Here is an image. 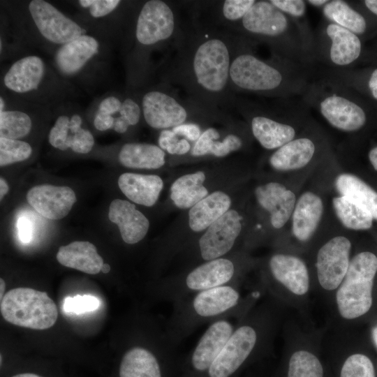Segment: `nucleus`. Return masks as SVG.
<instances>
[{
  "instance_id": "f257e3e1",
  "label": "nucleus",
  "mask_w": 377,
  "mask_h": 377,
  "mask_svg": "<svg viewBox=\"0 0 377 377\" xmlns=\"http://www.w3.org/2000/svg\"><path fill=\"white\" fill-rule=\"evenodd\" d=\"M165 61L163 82L218 114L234 110L230 68L238 36L191 14Z\"/></svg>"
},
{
  "instance_id": "f03ea898",
  "label": "nucleus",
  "mask_w": 377,
  "mask_h": 377,
  "mask_svg": "<svg viewBox=\"0 0 377 377\" xmlns=\"http://www.w3.org/2000/svg\"><path fill=\"white\" fill-rule=\"evenodd\" d=\"M237 36L230 68L232 93L267 98L302 96L313 77V68L274 54L260 58L255 52L256 45Z\"/></svg>"
},
{
  "instance_id": "7ed1b4c3",
  "label": "nucleus",
  "mask_w": 377,
  "mask_h": 377,
  "mask_svg": "<svg viewBox=\"0 0 377 377\" xmlns=\"http://www.w3.org/2000/svg\"><path fill=\"white\" fill-rule=\"evenodd\" d=\"M251 304L243 299L236 282L195 293L172 303L165 332L177 346L202 325L241 318Z\"/></svg>"
},
{
  "instance_id": "20e7f679",
  "label": "nucleus",
  "mask_w": 377,
  "mask_h": 377,
  "mask_svg": "<svg viewBox=\"0 0 377 377\" xmlns=\"http://www.w3.org/2000/svg\"><path fill=\"white\" fill-rule=\"evenodd\" d=\"M229 31L255 45H265L271 54L308 68H313L297 27L269 0H256L244 17Z\"/></svg>"
},
{
  "instance_id": "39448f33",
  "label": "nucleus",
  "mask_w": 377,
  "mask_h": 377,
  "mask_svg": "<svg viewBox=\"0 0 377 377\" xmlns=\"http://www.w3.org/2000/svg\"><path fill=\"white\" fill-rule=\"evenodd\" d=\"M271 99L262 102L237 95L234 110L263 148L276 150L297 136V126L306 122L310 109L301 97Z\"/></svg>"
},
{
  "instance_id": "423d86ee",
  "label": "nucleus",
  "mask_w": 377,
  "mask_h": 377,
  "mask_svg": "<svg viewBox=\"0 0 377 377\" xmlns=\"http://www.w3.org/2000/svg\"><path fill=\"white\" fill-rule=\"evenodd\" d=\"M301 98L310 110L316 111L339 131L355 133L368 121L367 109L355 91L313 74Z\"/></svg>"
},
{
  "instance_id": "0eeeda50",
  "label": "nucleus",
  "mask_w": 377,
  "mask_h": 377,
  "mask_svg": "<svg viewBox=\"0 0 377 377\" xmlns=\"http://www.w3.org/2000/svg\"><path fill=\"white\" fill-rule=\"evenodd\" d=\"M269 318L268 313L261 309L240 319L210 367L207 376L231 377L253 354L266 346Z\"/></svg>"
},
{
  "instance_id": "6e6552de",
  "label": "nucleus",
  "mask_w": 377,
  "mask_h": 377,
  "mask_svg": "<svg viewBox=\"0 0 377 377\" xmlns=\"http://www.w3.org/2000/svg\"><path fill=\"white\" fill-rule=\"evenodd\" d=\"M142 116L153 128H172L186 123H197L195 119H216L215 113L190 98H182L172 86L163 82L147 90L141 98Z\"/></svg>"
},
{
  "instance_id": "1a4fd4ad",
  "label": "nucleus",
  "mask_w": 377,
  "mask_h": 377,
  "mask_svg": "<svg viewBox=\"0 0 377 377\" xmlns=\"http://www.w3.org/2000/svg\"><path fill=\"white\" fill-rule=\"evenodd\" d=\"M178 5L174 1L149 0L140 8L135 38L142 65L146 64L149 52L158 47H172L182 26Z\"/></svg>"
},
{
  "instance_id": "9d476101",
  "label": "nucleus",
  "mask_w": 377,
  "mask_h": 377,
  "mask_svg": "<svg viewBox=\"0 0 377 377\" xmlns=\"http://www.w3.org/2000/svg\"><path fill=\"white\" fill-rule=\"evenodd\" d=\"M376 272L377 257L371 252H360L350 260L346 274L336 293L337 309L342 318L355 319L370 310Z\"/></svg>"
},
{
  "instance_id": "9b49d317",
  "label": "nucleus",
  "mask_w": 377,
  "mask_h": 377,
  "mask_svg": "<svg viewBox=\"0 0 377 377\" xmlns=\"http://www.w3.org/2000/svg\"><path fill=\"white\" fill-rule=\"evenodd\" d=\"M362 53L361 38L338 24L324 19L314 31L313 67L353 68Z\"/></svg>"
},
{
  "instance_id": "f8f14e48",
  "label": "nucleus",
  "mask_w": 377,
  "mask_h": 377,
  "mask_svg": "<svg viewBox=\"0 0 377 377\" xmlns=\"http://www.w3.org/2000/svg\"><path fill=\"white\" fill-rule=\"evenodd\" d=\"M234 260L221 257L203 262L185 274L170 277L158 288L159 296L172 303L191 294L235 282Z\"/></svg>"
},
{
  "instance_id": "ddd939ff",
  "label": "nucleus",
  "mask_w": 377,
  "mask_h": 377,
  "mask_svg": "<svg viewBox=\"0 0 377 377\" xmlns=\"http://www.w3.org/2000/svg\"><path fill=\"white\" fill-rule=\"evenodd\" d=\"M0 309L7 322L33 330L48 329L58 318L57 306L48 295L30 288L10 290L1 300Z\"/></svg>"
},
{
  "instance_id": "4468645a",
  "label": "nucleus",
  "mask_w": 377,
  "mask_h": 377,
  "mask_svg": "<svg viewBox=\"0 0 377 377\" xmlns=\"http://www.w3.org/2000/svg\"><path fill=\"white\" fill-rule=\"evenodd\" d=\"M351 243L343 236H337L318 250L316 267L319 284L326 290H337L350 265Z\"/></svg>"
},
{
  "instance_id": "2eb2a0df",
  "label": "nucleus",
  "mask_w": 377,
  "mask_h": 377,
  "mask_svg": "<svg viewBox=\"0 0 377 377\" xmlns=\"http://www.w3.org/2000/svg\"><path fill=\"white\" fill-rule=\"evenodd\" d=\"M29 10L40 34L53 43L64 45L85 35L84 29L45 1H31Z\"/></svg>"
},
{
  "instance_id": "dca6fc26",
  "label": "nucleus",
  "mask_w": 377,
  "mask_h": 377,
  "mask_svg": "<svg viewBox=\"0 0 377 377\" xmlns=\"http://www.w3.org/2000/svg\"><path fill=\"white\" fill-rule=\"evenodd\" d=\"M241 221L239 214L230 209L213 223L198 240L200 258L206 262L228 254L241 232Z\"/></svg>"
},
{
  "instance_id": "f3484780",
  "label": "nucleus",
  "mask_w": 377,
  "mask_h": 377,
  "mask_svg": "<svg viewBox=\"0 0 377 377\" xmlns=\"http://www.w3.org/2000/svg\"><path fill=\"white\" fill-rule=\"evenodd\" d=\"M27 200L38 214L51 220L67 216L77 200L71 188L51 184L32 187L27 193Z\"/></svg>"
},
{
  "instance_id": "a211bd4d",
  "label": "nucleus",
  "mask_w": 377,
  "mask_h": 377,
  "mask_svg": "<svg viewBox=\"0 0 377 377\" xmlns=\"http://www.w3.org/2000/svg\"><path fill=\"white\" fill-rule=\"evenodd\" d=\"M175 347L165 341L158 349L135 344L124 353L119 365V377H163L159 357Z\"/></svg>"
},
{
  "instance_id": "6ab92c4d",
  "label": "nucleus",
  "mask_w": 377,
  "mask_h": 377,
  "mask_svg": "<svg viewBox=\"0 0 377 377\" xmlns=\"http://www.w3.org/2000/svg\"><path fill=\"white\" fill-rule=\"evenodd\" d=\"M268 267L272 279L296 295H304L309 289L307 267L300 258L276 253L269 260Z\"/></svg>"
},
{
  "instance_id": "aec40b11",
  "label": "nucleus",
  "mask_w": 377,
  "mask_h": 377,
  "mask_svg": "<svg viewBox=\"0 0 377 377\" xmlns=\"http://www.w3.org/2000/svg\"><path fill=\"white\" fill-rule=\"evenodd\" d=\"M255 195L260 205L269 212L272 226L276 229L282 228L295 209V193L279 182H269L258 186Z\"/></svg>"
},
{
  "instance_id": "412c9836",
  "label": "nucleus",
  "mask_w": 377,
  "mask_h": 377,
  "mask_svg": "<svg viewBox=\"0 0 377 377\" xmlns=\"http://www.w3.org/2000/svg\"><path fill=\"white\" fill-rule=\"evenodd\" d=\"M108 218L117 225L123 241L128 244L140 242L149 230L148 219L127 200H113L109 207Z\"/></svg>"
},
{
  "instance_id": "4be33fe9",
  "label": "nucleus",
  "mask_w": 377,
  "mask_h": 377,
  "mask_svg": "<svg viewBox=\"0 0 377 377\" xmlns=\"http://www.w3.org/2000/svg\"><path fill=\"white\" fill-rule=\"evenodd\" d=\"M318 148V144L313 136H297L274 150L269 158V162L276 170H299L306 166L313 160Z\"/></svg>"
},
{
  "instance_id": "5701e85b",
  "label": "nucleus",
  "mask_w": 377,
  "mask_h": 377,
  "mask_svg": "<svg viewBox=\"0 0 377 377\" xmlns=\"http://www.w3.org/2000/svg\"><path fill=\"white\" fill-rule=\"evenodd\" d=\"M256 1V0L194 1L191 8L198 13L207 14V18L202 19V20L229 31L244 17Z\"/></svg>"
},
{
  "instance_id": "b1692460",
  "label": "nucleus",
  "mask_w": 377,
  "mask_h": 377,
  "mask_svg": "<svg viewBox=\"0 0 377 377\" xmlns=\"http://www.w3.org/2000/svg\"><path fill=\"white\" fill-rule=\"evenodd\" d=\"M45 73V65L41 58L31 55L12 64L3 77L7 89L17 94H25L37 89Z\"/></svg>"
},
{
  "instance_id": "393cba45",
  "label": "nucleus",
  "mask_w": 377,
  "mask_h": 377,
  "mask_svg": "<svg viewBox=\"0 0 377 377\" xmlns=\"http://www.w3.org/2000/svg\"><path fill=\"white\" fill-rule=\"evenodd\" d=\"M323 213L322 199L316 193L306 191L296 202L292 218L293 235L300 242L311 239L316 230Z\"/></svg>"
},
{
  "instance_id": "a878e982",
  "label": "nucleus",
  "mask_w": 377,
  "mask_h": 377,
  "mask_svg": "<svg viewBox=\"0 0 377 377\" xmlns=\"http://www.w3.org/2000/svg\"><path fill=\"white\" fill-rule=\"evenodd\" d=\"M118 185L122 193L131 201L151 207L157 201L163 182L158 175L126 172L119 176Z\"/></svg>"
},
{
  "instance_id": "bb28decb",
  "label": "nucleus",
  "mask_w": 377,
  "mask_h": 377,
  "mask_svg": "<svg viewBox=\"0 0 377 377\" xmlns=\"http://www.w3.org/2000/svg\"><path fill=\"white\" fill-rule=\"evenodd\" d=\"M98 42L83 35L63 45L57 52L56 64L61 73L71 75L77 73L98 50Z\"/></svg>"
},
{
  "instance_id": "cd10ccee",
  "label": "nucleus",
  "mask_w": 377,
  "mask_h": 377,
  "mask_svg": "<svg viewBox=\"0 0 377 377\" xmlns=\"http://www.w3.org/2000/svg\"><path fill=\"white\" fill-rule=\"evenodd\" d=\"M57 261L62 265L89 274H96L103 265V260L96 246L86 241H75L59 248Z\"/></svg>"
},
{
  "instance_id": "c85d7f7f",
  "label": "nucleus",
  "mask_w": 377,
  "mask_h": 377,
  "mask_svg": "<svg viewBox=\"0 0 377 377\" xmlns=\"http://www.w3.org/2000/svg\"><path fill=\"white\" fill-rule=\"evenodd\" d=\"M244 140L238 134L230 132L223 136L222 133L214 127L206 128L194 143L190 151L193 157L207 155L221 158L242 149Z\"/></svg>"
},
{
  "instance_id": "c756f323",
  "label": "nucleus",
  "mask_w": 377,
  "mask_h": 377,
  "mask_svg": "<svg viewBox=\"0 0 377 377\" xmlns=\"http://www.w3.org/2000/svg\"><path fill=\"white\" fill-rule=\"evenodd\" d=\"M231 199L222 191H215L208 195L193 206L188 212V224L195 232L207 229L228 210Z\"/></svg>"
},
{
  "instance_id": "7c9ffc66",
  "label": "nucleus",
  "mask_w": 377,
  "mask_h": 377,
  "mask_svg": "<svg viewBox=\"0 0 377 377\" xmlns=\"http://www.w3.org/2000/svg\"><path fill=\"white\" fill-rule=\"evenodd\" d=\"M313 74L346 86L356 92H366L377 101V68L369 72L349 69H329L315 66Z\"/></svg>"
},
{
  "instance_id": "2f4dec72",
  "label": "nucleus",
  "mask_w": 377,
  "mask_h": 377,
  "mask_svg": "<svg viewBox=\"0 0 377 377\" xmlns=\"http://www.w3.org/2000/svg\"><path fill=\"white\" fill-rule=\"evenodd\" d=\"M325 20L338 24L360 38L369 30V22L364 13L343 0H329L320 9Z\"/></svg>"
},
{
  "instance_id": "473e14b6",
  "label": "nucleus",
  "mask_w": 377,
  "mask_h": 377,
  "mask_svg": "<svg viewBox=\"0 0 377 377\" xmlns=\"http://www.w3.org/2000/svg\"><path fill=\"white\" fill-rule=\"evenodd\" d=\"M120 163L129 168L158 169L165 163V153L158 146L149 143L124 144L119 153Z\"/></svg>"
},
{
  "instance_id": "72a5a7b5",
  "label": "nucleus",
  "mask_w": 377,
  "mask_h": 377,
  "mask_svg": "<svg viewBox=\"0 0 377 377\" xmlns=\"http://www.w3.org/2000/svg\"><path fill=\"white\" fill-rule=\"evenodd\" d=\"M334 185L340 195L348 198L377 220V192L365 182L353 174L342 173Z\"/></svg>"
},
{
  "instance_id": "f704fd0d",
  "label": "nucleus",
  "mask_w": 377,
  "mask_h": 377,
  "mask_svg": "<svg viewBox=\"0 0 377 377\" xmlns=\"http://www.w3.org/2000/svg\"><path fill=\"white\" fill-rule=\"evenodd\" d=\"M205 175L202 171L183 175L175 180L170 187V198L180 209L192 207L208 195L203 186Z\"/></svg>"
},
{
  "instance_id": "c9c22d12",
  "label": "nucleus",
  "mask_w": 377,
  "mask_h": 377,
  "mask_svg": "<svg viewBox=\"0 0 377 377\" xmlns=\"http://www.w3.org/2000/svg\"><path fill=\"white\" fill-rule=\"evenodd\" d=\"M273 6L286 14L294 23L302 38L305 50L313 64L312 58L314 31L309 22L304 0H269Z\"/></svg>"
},
{
  "instance_id": "e433bc0d",
  "label": "nucleus",
  "mask_w": 377,
  "mask_h": 377,
  "mask_svg": "<svg viewBox=\"0 0 377 377\" xmlns=\"http://www.w3.org/2000/svg\"><path fill=\"white\" fill-rule=\"evenodd\" d=\"M334 212L347 228L362 230L369 229L374 218L366 209L347 197L340 195L332 199Z\"/></svg>"
},
{
  "instance_id": "4c0bfd02",
  "label": "nucleus",
  "mask_w": 377,
  "mask_h": 377,
  "mask_svg": "<svg viewBox=\"0 0 377 377\" xmlns=\"http://www.w3.org/2000/svg\"><path fill=\"white\" fill-rule=\"evenodd\" d=\"M32 121L25 112L9 110L0 112V138L18 140L31 130Z\"/></svg>"
},
{
  "instance_id": "58836bf2",
  "label": "nucleus",
  "mask_w": 377,
  "mask_h": 377,
  "mask_svg": "<svg viewBox=\"0 0 377 377\" xmlns=\"http://www.w3.org/2000/svg\"><path fill=\"white\" fill-rule=\"evenodd\" d=\"M288 377H323V368L313 353L300 350L290 358Z\"/></svg>"
},
{
  "instance_id": "ea45409f",
  "label": "nucleus",
  "mask_w": 377,
  "mask_h": 377,
  "mask_svg": "<svg viewBox=\"0 0 377 377\" xmlns=\"http://www.w3.org/2000/svg\"><path fill=\"white\" fill-rule=\"evenodd\" d=\"M32 153L31 145L20 140L0 138V165L5 166L27 159Z\"/></svg>"
},
{
  "instance_id": "a19ab883",
  "label": "nucleus",
  "mask_w": 377,
  "mask_h": 377,
  "mask_svg": "<svg viewBox=\"0 0 377 377\" xmlns=\"http://www.w3.org/2000/svg\"><path fill=\"white\" fill-rule=\"evenodd\" d=\"M340 377H376L373 363L365 355L353 354L345 360Z\"/></svg>"
},
{
  "instance_id": "79ce46f5",
  "label": "nucleus",
  "mask_w": 377,
  "mask_h": 377,
  "mask_svg": "<svg viewBox=\"0 0 377 377\" xmlns=\"http://www.w3.org/2000/svg\"><path fill=\"white\" fill-rule=\"evenodd\" d=\"M172 130H162L158 139V147L172 155H184L191 151L189 142L179 138Z\"/></svg>"
},
{
  "instance_id": "37998d69",
  "label": "nucleus",
  "mask_w": 377,
  "mask_h": 377,
  "mask_svg": "<svg viewBox=\"0 0 377 377\" xmlns=\"http://www.w3.org/2000/svg\"><path fill=\"white\" fill-rule=\"evenodd\" d=\"M99 305V300L94 295H77L64 299L63 309L67 313L82 314L96 310Z\"/></svg>"
},
{
  "instance_id": "c03bdc74",
  "label": "nucleus",
  "mask_w": 377,
  "mask_h": 377,
  "mask_svg": "<svg viewBox=\"0 0 377 377\" xmlns=\"http://www.w3.org/2000/svg\"><path fill=\"white\" fill-rule=\"evenodd\" d=\"M70 119L66 115L59 116L48 135L50 144L54 148L65 151L66 142L69 135Z\"/></svg>"
},
{
  "instance_id": "a18cd8bd",
  "label": "nucleus",
  "mask_w": 377,
  "mask_h": 377,
  "mask_svg": "<svg viewBox=\"0 0 377 377\" xmlns=\"http://www.w3.org/2000/svg\"><path fill=\"white\" fill-rule=\"evenodd\" d=\"M94 145V139L89 131L82 128L74 133L69 131L66 142L67 149L71 148L75 152L87 154L92 149Z\"/></svg>"
},
{
  "instance_id": "49530a36",
  "label": "nucleus",
  "mask_w": 377,
  "mask_h": 377,
  "mask_svg": "<svg viewBox=\"0 0 377 377\" xmlns=\"http://www.w3.org/2000/svg\"><path fill=\"white\" fill-rule=\"evenodd\" d=\"M121 3L119 0H80L83 8H89L94 17H101L112 12Z\"/></svg>"
},
{
  "instance_id": "de8ad7c7",
  "label": "nucleus",
  "mask_w": 377,
  "mask_h": 377,
  "mask_svg": "<svg viewBox=\"0 0 377 377\" xmlns=\"http://www.w3.org/2000/svg\"><path fill=\"white\" fill-rule=\"evenodd\" d=\"M119 114L125 117L131 126H135L142 114L141 104L132 97H126L123 99Z\"/></svg>"
},
{
  "instance_id": "09e8293b",
  "label": "nucleus",
  "mask_w": 377,
  "mask_h": 377,
  "mask_svg": "<svg viewBox=\"0 0 377 377\" xmlns=\"http://www.w3.org/2000/svg\"><path fill=\"white\" fill-rule=\"evenodd\" d=\"M171 130L177 135L195 142L202 133L200 125L193 122L181 124L171 128Z\"/></svg>"
},
{
  "instance_id": "8fccbe9b",
  "label": "nucleus",
  "mask_w": 377,
  "mask_h": 377,
  "mask_svg": "<svg viewBox=\"0 0 377 377\" xmlns=\"http://www.w3.org/2000/svg\"><path fill=\"white\" fill-rule=\"evenodd\" d=\"M122 101L115 96H109L104 98L98 105V112L112 115L120 112Z\"/></svg>"
},
{
  "instance_id": "3c124183",
  "label": "nucleus",
  "mask_w": 377,
  "mask_h": 377,
  "mask_svg": "<svg viewBox=\"0 0 377 377\" xmlns=\"http://www.w3.org/2000/svg\"><path fill=\"white\" fill-rule=\"evenodd\" d=\"M19 238L23 243H29L32 238V223L30 220L21 216L17 221Z\"/></svg>"
},
{
  "instance_id": "603ef678",
  "label": "nucleus",
  "mask_w": 377,
  "mask_h": 377,
  "mask_svg": "<svg viewBox=\"0 0 377 377\" xmlns=\"http://www.w3.org/2000/svg\"><path fill=\"white\" fill-rule=\"evenodd\" d=\"M114 119L115 117L112 115L106 114L98 111L94 120V125L97 130L104 131L113 128Z\"/></svg>"
},
{
  "instance_id": "864d4df0",
  "label": "nucleus",
  "mask_w": 377,
  "mask_h": 377,
  "mask_svg": "<svg viewBox=\"0 0 377 377\" xmlns=\"http://www.w3.org/2000/svg\"><path fill=\"white\" fill-rule=\"evenodd\" d=\"M129 126H131L128 120L121 116L115 117L113 129L119 133H124L127 131Z\"/></svg>"
},
{
  "instance_id": "5fc2aeb1",
  "label": "nucleus",
  "mask_w": 377,
  "mask_h": 377,
  "mask_svg": "<svg viewBox=\"0 0 377 377\" xmlns=\"http://www.w3.org/2000/svg\"><path fill=\"white\" fill-rule=\"evenodd\" d=\"M82 120L80 115L73 114L70 119L69 131L71 133H74L79 131L82 127Z\"/></svg>"
},
{
  "instance_id": "6e6d98bb",
  "label": "nucleus",
  "mask_w": 377,
  "mask_h": 377,
  "mask_svg": "<svg viewBox=\"0 0 377 377\" xmlns=\"http://www.w3.org/2000/svg\"><path fill=\"white\" fill-rule=\"evenodd\" d=\"M362 8L377 17V0H364L361 1Z\"/></svg>"
},
{
  "instance_id": "4d7b16f0",
  "label": "nucleus",
  "mask_w": 377,
  "mask_h": 377,
  "mask_svg": "<svg viewBox=\"0 0 377 377\" xmlns=\"http://www.w3.org/2000/svg\"><path fill=\"white\" fill-rule=\"evenodd\" d=\"M368 157L373 168L377 170V146L369 150Z\"/></svg>"
},
{
  "instance_id": "13d9d810",
  "label": "nucleus",
  "mask_w": 377,
  "mask_h": 377,
  "mask_svg": "<svg viewBox=\"0 0 377 377\" xmlns=\"http://www.w3.org/2000/svg\"><path fill=\"white\" fill-rule=\"evenodd\" d=\"M9 187L6 182V180L3 178H0V199L1 200L3 198V197L7 194L8 192Z\"/></svg>"
},
{
  "instance_id": "bf43d9fd",
  "label": "nucleus",
  "mask_w": 377,
  "mask_h": 377,
  "mask_svg": "<svg viewBox=\"0 0 377 377\" xmlns=\"http://www.w3.org/2000/svg\"><path fill=\"white\" fill-rule=\"evenodd\" d=\"M329 0H307V4H309L315 8L321 9Z\"/></svg>"
},
{
  "instance_id": "052dcab7",
  "label": "nucleus",
  "mask_w": 377,
  "mask_h": 377,
  "mask_svg": "<svg viewBox=\"0 0 377 377\" xmlns=\"http://www.w3.org/2000/svg\"><path fill=\"white\" fill-rule=\"evenodd\" d=\"M6 288V283L3 279H0V298L1 300L4 296V291Z\"/></svg>"
},
{
  "instance_id": "680f3d73",
  "label": "nucleus",
  "mask_w": 377,
  "mask_h": 377,
  "mask_svg": "<svg viewBox=\"0 0 377 377\" xmlns=\"http://www.w3.org/2000/svg\"><path fill=\"white\" fill-rule=\"evenodd\" d=\"M13 377H41L38 375L31 374V373H24V374H19L15 376H13Z\"/></svg>"
},
{
  "instance_id": "e2e57ef3",
  "label": "nucleus",
  "mask_w": 377,
  "mask_h": 377,
  "mask_svg": "<svg viewBox=\"0 0 377 377\" xmlns=\"http://www.w3.org/2000/svg\"><path fill=\"white\" fill-rule=\"evenodd\" d=\"M110 266L107 263H103L101 271L103 273L107 274L110 272Z\"/></svg>"
},
{
  "instance_id": "0e129e2a",
  "label": "nucleus",
  "mask_w": 377,
  "mask_h": 377,
  "mask_svg": "<svg viewBox=\"0 0 377 377\" xmlns=\"http://www.w3.org/2000/svg\"><path fill=\"white\" fill-rule=\"evenodd\" d=\"M373 339L376 346H377V326L373 330Z\"/></svg>"
},
{
  "instance_id": "69168bd1",
  "label": "nucleus",
  "mask_w": 377,
  "mask_h": 377,
  "mask_svg": "<svg viewBox=\"0 0 377 377\" xmlns=\"http://www.w3.org/2000/svg\"><path fill=\"white\" fill-rule=\"evenodd\" d=\"M4 105H5V103H4V101H3V99L2 97L0 98V112H2L4 110Z\"/></svg>"
}]
</instances>
